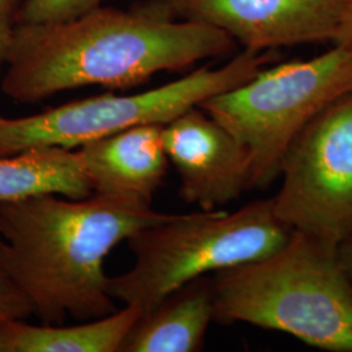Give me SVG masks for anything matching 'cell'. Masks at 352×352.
<instances>
[{
	"mask_svg": "<svg viewBox=\"0 0 352 352\" xmlns=\"http://www.w3.org/2000/svg\"><path fill=\"white\" fill-rule=\"evenodd\" d=\"M235 49L226 32L171 19L151 1L132 10L98 7L59 23L16 24L1 89L14 101L37 102L90 85L132 88Z\"/></svg>",
	"mask_w": 352,
	"mask_h": 352,
	"instance_id": "1",
	"label": "cell"
},
{
	"mask_svg": "<svg viewBox=\"0 0 352 352\" xmlns=\"http://www.w3.org/2000/svg\"><path fill=\"white\" fill-rule=\"evenodd\" d=\"M167 215L96 195L0 202V265L42 324L97 320L116 311L104 272L109 253Z\"/></svg>",
	"mask_w": 352,
	"mask_h": 352,
	"instance_id": "2",
	"label": "cell"
},
{
	"mask_svg": "<svg viewBox=\"0 0 352 352\" xmlns=\"http://www.w3.org/2000/svg\"><path fill=\"white\" fill-rule=\"evenodd\" d=\"M214 320L286 333L329 352H352V279L338 245L292 230L264 258L215 273Z\"/></svg>",
	"mask_w": 352,
	"mask_h": 352,
	"instance_id": "3",
	"label": "cell"
},
{
	"mask_svg": "<svg viewBox=\"0 0 352 352\" xmlns=\"http://www.w3.org/2000/svg\"><path fill=\"white\" fill-rule=\"evenodd\" d=\"M292 230L278 219L273 200H256L238 210L168 214L126 239L133 266L109 279L113 300L142 314L189 282L277 251Z\"/></svg>",
	"mask_w": 352,
	"mask_h": 352,
	"instance_id": "4",
	"label": "cell"
},
{
	"mask_svg": "<svg viewBox=\"0 0 352 352\" xmlns=\"http://www.w3.org/2000/svg\"><path fill=\"white\" fill-rule=\"evenodd\" d=\"M352 91V50L333 45L308 60L265 67L199 106L230 131L251 162V189L279 177L283 157L305 126Z\"/></svg>",
	"mask_w": 352,
	"mask_h": 352,
	"instance_id": "5",
	"label": "cell"
},
{
	"mask_svg": "<svg viewBox=\"0 0 352 352\" xmlns=\"http://www.w3.org/2000/svg\"><path fill=\"white\" fill-rule=\"evenodd\" d=\"M276 59V50L244 49L222 67H202L138 94H102L24 118L0 116V157L47 146L72 151L132 126H164L214 96L244 84Z\"/></svg>",
	"mask_w": 352,
	"mask_h": 352,
	"instance_id": "6",
	"label": "cell"
},
{
	"mask_svg": "<svg viewBox=\"0 0 352 352\" xmlns=\"http://www.w3.org/2000/svg\"><path fill=\"white\" fill-rule=\"evenodd\" d=\"M273 200L280 222L340 245L352 235V91L333 102L286 151Z\"/></svg>",
	"mask_w": 352,
	"mask_h": 352,
	"instance_id": "7",
	"label": "cell"
},
{
	"mask_svg": "<svg viewBox=\"0 0 352 352\" xmlns=\"http://www.w3.org/2000/svg\"><path fill=\"white\" fill-rule=\"evenodd\" d=\"M176 20L218 28L254 51L334 43L347 0H151Z\"/></svg>",
	"mask_w": 352,
	"mask_h": 352,
	"instance_id": "8",
	"label": "cell"
},
{
	"mask_svg": "<svg viewBox=\"0 0 352 352\" xmlns=\"http://www.w3.org/2000/svg\"><path fill=\"white\" fill-rule=\"evenodd\" d=\"M162 138L184 202L209 212L251 189V162L245 148L200 107L164 124Z\"/></svg>",
	"mask_w": 352,
	"mask_h": 352,
	"instance_id": "9",
	"label": "cell"
},
{
	"mask_svg": "<svg viewBox=\"0 0 352 352\" xmlns=\"http://www.w3.org/2000/svg\"><path fill=\"white\" fill-rule=\"evenodd\" d=\"M162 129V124L132 126L78 146L93 195L151 208L168 164Z\"/></svg>",
	"mask_w": 352,
	"mask_h": 352,
	"instance_id": "10",
	"label": "cell"
},
{
	"mask_svg": "<svg viewBox=\"0 0 352 352\" xmlns=\"http://www.w3.org/2000/svg\"><path fill=\"white\" fill-rule=\"evenodd\" d=\"M214 320L212 279L197 278L144 312L120 352H196Z\"/></svg>",
	"mask_w": 352,
	"mask_h": 352,
	"instance_id": "11",
	"label": "cell"
},
{
	"mask_svg": "<svg viewBox=\"0 0 352 352\" xmlns=\"http://www.w3.org/2000/svg\"><path fill=\"white\" fill-rule=\"evenodd\" d=\"M141 315L139 307L123 305L111 315L74 327L1 321L0 352H120Z\"/></svg>",
	"mask_w": 352,
	"mask_h": 352,
	"instance_id": "12",
	"label": "cell"
},
{
	"mask_svg": "<svg viewBox=\"0 0 352 352\" xmlns=\"http://www.w3.org/2000/svg\"><path fill=\"white\" fill-rule=\"evenodd\" d=\"M45 193L71 199L93 195L77 151L47 146L0 157V202Z\"/></svg>",
	"mask_w": 352,
	"mask_h": 352,
	"instance_id": "13",
	"label": "cell"
},
{
	"mask_svg": "<svg viewBox=\"0 0 352 352\" xmlns=\"http://www.w3.org/2000/svg\"><path fill=\"white\" fill-rule=\"evenodd\" d=\"M104 0H24L17 13V24L59 23L75 19L94 8Z\"/></svg>",
	"mask_w": 352,
	"mask_h": 352,
	"instance_id": "14",
	"label": "cell"
},
{
	"mask_svg": "<svg viewBox=\"0 0 352 352\" xmlns=\"http://www.w3.org/2000/svg\"><path fill=\"white\" fill-rule=\"evenodd\" d=\"M32 315L30 302L0 265V322L25 320Z\"/></svg>",
	"mask_w": 352,
	"mask_h": 352,
	"instance_id": "15",
	"label": "cell"
},
{
	"mask_svg": "<svg viewBox=\"0 0 352 352\" xmlns=\"http://www.w3.org/2000/svg\"><path fill=\"white\" fill-rule=\"evenodd\" d=\"M23 0H0V59L4 60V55L10 46L13 29L17 24V13Z\"/></svg>",
	"mask_w": 352,
	"mask_h": 352,
	"instance_id": "16",
	"label": "cell"
},
{
	"mask_svg": "<svg viewBox=\"0 0 352 352\" xmlns=\"http://www.w3.org/2000/svg\"><path fill=\"white\" fill-rule=\"evenodd\" d=\"M333 45H340L352 50V0H347V6Z\"/></svg>",
	"mask_w": 352,
	"mask_h": 352,
	"instance_id": "17",
	"label": "cell"
},
{
	"mask_svg": "<svg viewBox=\"0 0 352 352\" xmlns=\"http://www.w3.org/2000/svg\"><path fill=\"white\" fill-rule=\"evenodd\" d=\"M338 258L343 270L352 279V235L338 245Z\"/></svg>",
	"mask_w": 352,
	"mask_h": 352,
	"instance_id": "18",
	"label": "cell"
},
{
	"mask_svg": "<svg viewBox=\"0 0 352 352\" xmlns=\"http://www.w3.org/2000/svg\"><path fill=\"white\" fill-rule=\"evenodd\" d=\"M0 63H1V59H0Z\"/></svg>",
	"mask_w": 352,
	"mask_h": 352,
	"instance_id": "19",
	"label": "cell"
}]
</instances>
